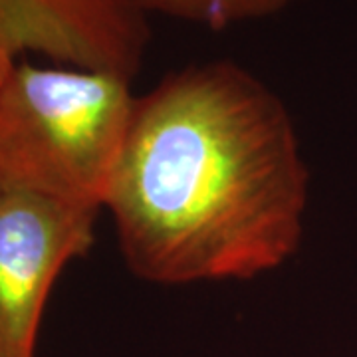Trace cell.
<instances>
[{"mask_svg": "<svg viewBox=\"0 0 357 357\" xmlns=\"http://www.w3.org/2000/svg\"><path fill=\"white\" fill-rule=\"evenodd\" d=\"M307 197L288 107L244 66L211 60L135 96L103 211L133 276L187 286L284 266Z\"/></svg>", "mask_w": 357, "mask_h": 357, "instance_id": "cell-1", "label": "cell"}, {"mask_svg": "<svg viewBox=\"0 0 357 357\" xmlns=\"http://www.w3.org/2000/svg\"><path fill=\"white\" fill-rule=\"evenodd\" d=\"M133 103L119 74L22 58L0 86V191L102 213Z\"/></svg>", "mask_w": 357, "mask_h": 357, "instance_id": "cell-2", "label": "cell"}, {"mask_svg": "<svg viewBox=\"0 0 357 357\" xmlns=\"http://www.w3.org/2000/svg\"><path fill=\"white\" fill-rule=\"evenodd\" d=\"M98 217L50 197L0 191V357H36L52 288L93 246Z\"/></svg>", "mask_w": 357, "mask_h": 357, "instance_id": "cell-3", "label": "cell"}, {"mask_svg": "<svg viewBox=\"0 0 357 357\" xmlns=\"http://www.w3.org/2000/svg\"><path fill=\"white\" fill-rule=\"evenodd\" d=\"M26 52L44 54L56 64L64 60L52 0H0V86Z\"/></svg>", "mask_w": 357, "mask_h": 357, "instance_id": "cell-4", "label": "cell"}, {"mask_svg": "<svg viewBox=\"0 0 357 357\" xmlns=\"http://www.w3.org/2000/svg\"><path fill=\"white\" fill-rule=\"evenodd\" d=\"M145 16L163 14L175 20L222 30L270 18L302 0H129Z\"/></svg>", "mask_w": 357, "mask_h": 357, "instance_id": "cell-5", "label": "cell"}]
</instances>
